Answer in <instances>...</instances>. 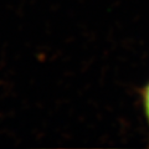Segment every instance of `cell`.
Masks as SVG:
<instances>
[{
	"label": "cell",
	"instance_id": "obj_1",
	"mask_svg": "<svg viewBox=\"0 0 149 149\" xmlns=\"http://www.w3.org/2000/svg\"><path fill=\"white\" fill-rule=\"evenodd\" d=\"M142 96H143L144 112H146V116H147V119H148V123H149V83L144 87V90L142 92Z\"/></svg>",
	"mask_w": 149,
	"mask_h": 149
}]
</instances>
